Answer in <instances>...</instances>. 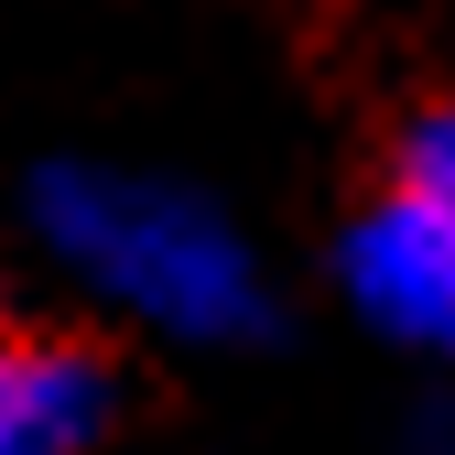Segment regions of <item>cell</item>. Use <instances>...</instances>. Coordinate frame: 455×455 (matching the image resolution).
<instances>
[{
    "label": "cell",
    "mask_w": 455,
    "mask_h": 455,
    "mask_svg": "<svg viewBox=\"0 0 455 455\" xmlns=\"http://www.w3.org/2000/svg\"><path fill=\"white\" fill-rule=\"evenodd\" d=\"M33 206H44V239L141 325H174V336H250L260 325V271L217 228V206L152 185V174H98V163L44 174Z\"/></svg>",
    "instance_id": "cell-1"
},
{
    "label": "cell",
    "mask_w": 455,
    "mask_h": 455,
    "mask_svg": "<svg viewBox=\"0 0 455 455\" xmlns=\"http://www.w3.org/2000/svg\"><path fill=\"white\" fill-rule=\"evenodd\" d=\"M347 293L369 325H390L402 347H455V217L390 185L347 228Z\"/></svg>",
    "instance_id": "cell-2"
},
{
    "label": "cell",
    "mask_w": 455,
    "mask_h": 455,
    "mask_svg": "<svg viewBox=\"0 0 455 455\" xmlns=\"http://www.w3.org/2000/svg\"><path fill=\"white\" fill-rule=\"evenodd\" d=\"M98 390H108L98 358L0 336V455H66V444L98 423Z\"/></svg>",
    "instance_id": "cell-3"
},
{
    "label": "cell",
    "mask_w": 455,
    "mask_h": 455,
    "mask_svg": "<svg viewBox=\"0 0 455 455\" xmlns=\"http://www.w3.org/2000/svg\"><path fill=\"white\" fill-rule=\"evenodd\" d=\"M390 185L455 217V98H434V108H412V120H402V152H390Z\"/></svg>",
    "instance_id": "cell-4"
},
{
    "label": "cell",
    "mask_w": 455,
    "mask_h": 455,
    "mask_svg": "<svg viewBox=\"0 0 455 455\" xmlns=\"http://www.w3.org/2000/svg\"><path fill=\"white\" fill-rule=\"evenodd\" d=\"M412 455H455V402H434V412H423V434H412Z\"/></svg>",
    "instance_id": "cell-5"
}]
</instances>
